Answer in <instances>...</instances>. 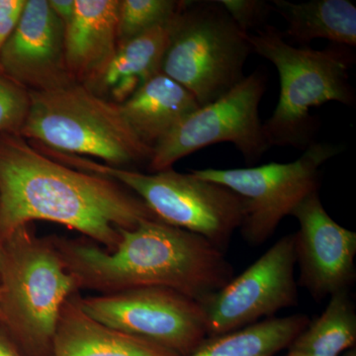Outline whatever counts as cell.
Instances as JSON below:
<instances>
[{"label": "cell", "mask_w": 356, "mask_h": 356, "mask_svg": "<svg viewBox=\"0 0 356 356\" xmlns=\"http://www.w3.org/2000/svg\"><path fill=\"white\" fill-rule=\"evenodd\" d=\"M158 219L136 194L107 177L58 163L17 134L0 133V236L30 222H57L112 252L119 229Z\"/></svg>", "instance_id": "obj_1"}, {"label": "cell", "mask_w": 356, "mask_h": 356, "mask_svg": "<svg viewBox=\"0 0 356 356\" xmlns=\"http://www.w3.org/2000/svg\"><path fill=\"white\" fill-rule=\"evenodd\" d=\"M119 233L112 252L83 241L51 238L79 289L110 294L163 287L201 303L233 280L225 252L191 232L146 219Z\"/></svg>", "instance_id": "obj_2"}, {"label": "cell", "mask_w": 356, "mask_h": 356, "mask_svg": "<svg viewBox=\"0 0 356 356\" xmlns=\"http://www.w3.org/2000/svg\"><path fill=\"white\" fill-rule=\"evenodd\" d=\"M248 41L252 51L273 63L280 74L277 106L262 123L268 147L305 151L315 143L318 126L311 108L330 102L355 104L350 81L355 55L350 47L332 44L324 50L296 48L271 25L248 34Z\"/></svg>", "instance_id": "obj_3"}, {"label": "cell", "mask_w": 356, "mask_h": 356, "mask_svg": "<svg viewBox=\"0 0 356 356\" xmlns=\"http://www.w3.org/2000/svg\"><path fill=\"white\" fill-rule=\"evenodd\" d=\"M0 269L1 320L10 327L24 356H51L65 302L79 286L51 238L27 226L3 238Z\"/></svg>", "instance_id": "obj_4"}, {"label": "cell", "mask_w": 356, "mask_h": 356, "mask_svg": "<svg viewBox=\"0 0 356 356\" xmlns=\"http://www.w3.org/2000/svg\"><path fill=\"white\" fill-rule=\"evenodd\" d=\"M29 114L20 135L58 153L93 156L126 168L149 163L153 149L134 133L117 103L83 84L51 91H30Z\"/></svg>", "instance_id": "obj_5"}, {"label": "cell", "mask_w": 356, "mask_h": 356, "mask_svg": "<svg viewBox=\"0 0 356 356\" xmlns=\"http://www.w3.org/2000/svg\"><path fill=\"white\" fill-rule=\"evenodd\" d=\"M42 153L77 170L118 182L161 222L205 238L226 252L243 219V199L224 185L173 168L151 175L98 163L86 156L39 147Z\"/></svg>", "instance_id": "obj_6"}, {"label": "cell", "mask_w": 356, "mask_h": 356, "mask_svg": "<svg viewBox=\"0 0 356 356\" xmlns=\"http://www.w3.org/2000/svg\"><path fill=\"white\" fill-rule=\"evenodd\" d=\"M252 53L248 34L236 24L219 0L185 1L161 72L209 104L245 79Z\"/></svg>", "instance_id": "obj_7"}, {"label": "cell", "mask_w": 356, "mask_h": 356, "mask_svg": "<svg viewBox=\"0 0 356 356\" xmlns=\"http://www.w3.org/2000/svg\"><path fill=\"white\" fill-rule=\"evenodd\" d=\"M343 151V146L314 143L292 163L257 168L192 170L196 177L228 187L243 199L240 232L250 245H261L280 222L320 187L321 166Z\"/></svg>", "instance_id": "obj_8"}, {"label": "cell", "mask_w": 356, "mask_h": 356, "mask_svg": "<svg viewBox=\"0 0 356 356\" xmlns=\"http://www.w3.org/2000/svg\"><path fill=\"white\" fill-rule=\"evenodd\" d=\"M266 89V76L257 70L219 99L198 107L154 147L149 170L172 168L178 159L225 142L235 145L248 163L259 161L269 149L259 118Z\"/></svg>", "instance_id": "obj_9"}, {"label": "cell", "mask_w": 356, "mask_h": 356, "mask_svg": "<svg viewBox=\"0 0 356 356\" xmlns=\"http://www.w3.org/2000/svg\"><path fill=\"white\" fill-rule=\"evenodd\" d=\"M79 303L100 324L158 344L177 356L191 355L207 337L200 304L168 288H134L79 297Z\"/></svg>", "instance_id": "obj_10"}, {"label": "cell", "mask_w": 356, "mask_h": 356, "mask_svg": "<svg viewBox=\"0 0 356 356\" xmlns=\"http://www.w3.org/2000/svg\"><path fill=\"white\" fill-rule=\"evenodd\" d=\"M294 234L280 238L226 286L200 304L207 337L242 329L298 303Z\"/></svg>", "instance_id": "obj_11"}, {"label": "cell", "mask_w": 356, "mask_h": 356, "mask_svg": "<svg viewBox=\"0 0 356 356\" xmlns=\"http://www.w3.org/2000/svg\"><path fill=\"white\" fill-rule=\"evenodd\" d=\"M291 216L300 226L294 234L299 284L316 300L348 291L355 280V232L343 228L327 214L318 191L307 196Z\"/></svg>", "instance_id": "obj_12"}, {"label": "cell", "mask_w": 356, "mask_h": 356, "mask_svg": "<svg viewBox=\"0 0 356 356\" xmlns=\"http://www.w3.org/2000/svg\"><path fill=\"white\" fill-rule=\"evenodd\" d=\"M0 70L28 91L76 83L67 70L65 27L48 0H27L17 25L0 50Z\"/></svg>", "instance_id": "obj_13"}, {"label": "cell", "mask_w": 356, "mask_h": 356, "mask_svg": "<svg viewBox=\"0 0 356 356\" xmlns=\"http://www.w3.org/2000/svg\"><path fill=\"white\" fill-rule=\"evenodd\" d=\"M120 0H76L74 18L65 27L67 70L88 86L102 74L118 50Z\"/></svg>", "instance_id": "obj_14"}, {"label": "cell", "mask_w": 356, "mask_h": 356, "mask_svg": "<svg viewBox=\"0 0 356 356\" xmlns=\"http://www.w3.org/2000/svg\"><path fill=\"white\" fill-rule=\"evenodd\" d=\"M182 7L172 19L121 44L102 74L84 86L100 97L109 96V102H126L147 79L161 72Z\"/></svg>", "instance_id": "obj_15"}, {"label": "cell", "mask_w": 356, "mask_h": 356, "mask_svg": "<svg viewBox=\"0 0 356 356\" xmlns=\"http://www.w3.org/2000/svg\"><path fill=\"white\" fill-rule=\"evenodd\" d=\"M51 356H177L158 344L115 331L84 313L77 294L63 307Z\"/></svg>", "instance_id": "obj_16"}, {"label": "cell", "mask_w": 356, "mask_h": 356, "mask_svg": "<svg viewBox=\"0 0 356 356\" xmlns=\"http://www.w3.org/2000/svg\"><path fill=\"white\" fill-rule=\"evenodd\" d=\"M119 107L134 133L154 149L175 126L200 106L181 84L159 72L143 83Z\"/></svg>", "instance_id": "obj_17"}, {"label": "cell", "mask_w": 356, "mask_h": 356, "mask_svg": "<svg viewBox=\"0 0 356 356\" xmlns=\"http://www.w3.org/2000/svg\"><path fill=\"white\" fill-rule=\"evenodd\" d=\"M273 9L284 18V38L300 44L325 39L332 44L356 46V7L348 0H311L293 3L273 0Z\"/></svg>", "instance_id": "obj_18"}, {"label": "cell", "mask_w": 356, "mask_h": 356, "mask_svg": "<svg viewBox=\"0 0 356 356\" xmlns=\"http://www.w3.org/2000/svg\"><path fill=\"white\" fill-rule=\"evenodd\" d=\"M310 322L303 314L269 318L242 329L207 337L186 356H275Z\"/></svg>", "instance_id": "obj_19"}, {"label": "cell", "mask_w": 356, "mask_h": 356, "mask_svg": "<svg viewBox=\"0 0 356 356\" xmlns=\"http://www.w3.org/2000/svg\"><path fill=\"white\" fill-rule=\"evenodd\" d=\"M356 312L348 291L330 297L322 315L293 339L285 356H339L355 348Z\"/></svg>", "instance_id": "obj_20"}, {"label": "cell", "mask_w": 356, "mask_h": 356, "mask_svg": "<svg viewBox=\"0 0 356 356\" xmlns=\"http://www.w3.org/2000/svg\"><path fill=\"white\" fill-rule=\"evenodd\" d=\"M184 1L175 0H120L118 48L147 30L172 19Z\"/></svg>", "instance_id": "obj_21"}, {"label": "cell", "mask_w": 356, "mask_h": 356, "mask_svg": "<svg viewBox=\"0 0 356 356\" xmlns=\"http://www.w3.org/2000/svg\"><path fill=\"white\" fill-rule=\"evenodd\" d=\"M30 91L0 70V133L20 135L29 114Z\"/></svg>", "instance_id": "obj_22"}, {"label": "cell", "mask_w": 356, "mask_h": 356, "mask_svg": "<svg viewBox=\"0 0 356 356\" xmlns=\"http://www.w3.org/2000/svg\"><path fill=\"white\" fill-rule=\"evenodd\" d=\"M228 11L238 27L250 34V29L266 26L269 14L273 10V4L264 0H219Z\"/></svg>", "instance_id": "obj_23"}, {"label": "cell", "mask_w": 356, "mask_h": 356, "mask_svg": "<svg viewBox=\"0 0 356 356\" xmlns=\"http://www.w3.org/2000/svg\"><path fill=\"white\" fill-rule=\"evenodd\" d=\"M27 0H0V50L17 25Z\"/></svg>", "instance_id": "obj_24"}, {"label": "cell", "mask_w": 356, "mask_h": 356, "mask_svg": "<svg viewBox=\"0 0 356 356\" xmlns=\"http://www.w3.org/2000/svg\"><path fill=\"white\" fill-rule=\"evenodd\" d=\"M51 10L62 21L64 26L69 24L76 11V0H48Z\"/></svg>", "instance_id": "obj_25"}, {"label": "cell", "mask_w": 356, "mask_h": 356, "mask_svg": "<svg viewBox=\"0 0 356 356\" xmlns=\"http://www.w3.org/2000/svg\"><path fill=\"white\" fill-rule=\"evenodd\" d=\"M0 356H24L21 353L19 348L15 346L3 334H0Z\"/></svg>", "instance_id": "obj_26"}, {"label": "cell", "mask_w": 356, "mask_h": 356, "mask_svg": "<svg viewBox=\"0 0 356 356\" xmlns=\"http://www.w3.org/2000/svg\"><path fill=\"white\" fill-rule=\"evenodd\" d=\"M0 238H2L0 236ZM4 248L3 243H0V269H1L2 262H3Z\"/></svg>", "instance_id": "obj_27"}, {"label": "cell", "mask_w": 356, "mask_h": 356, "mask_svg": "<svg viewBox=\"0 0 356 356\" xmlns=\"http://www.w3.org/2000/svg\"><path fill=\"white\" fill-rule=\"evenodd\" d=\"M339 356H356L355 346V348H350V350L344 351L343 355Z\"/></svg>", "instance_id": "obj_28"}, {"label": "cell", "mask_w": 356, "mask_h": 356, "mask_svg": "<svg viewBox=\"0 0 356 356\" xmlns=\"http://www.w3.org/2000/svg\"><path fill=\"white\" fill-rule=\"evenodd\" d=\"M0 320H1V292H0Z\"/></svg>", "instance_id": "obj_29"}]
</instances>
